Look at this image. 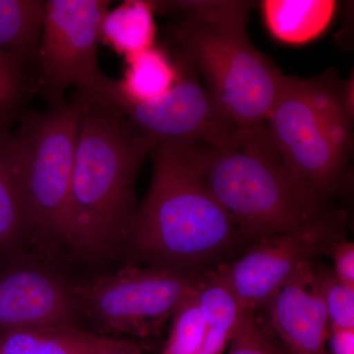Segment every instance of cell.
I'll return each mask as SVG.
<instances>
[{
  "label": "cell",
  "instance_id": "24",
  "mask_svg": "<svg viewBox=\"0 0 354 354\" xmlns=\"http://www.w3.org/2000/svg\"><path fill=\"white\" fill-rule=\"evenodd\" d=\"M330 328L354 329V288L344 286L329 270L315 269Z\"/></svg>",
  "mask_w": 354,
  "mask_h": 354
},
{
  "label": "cell",
  "instance_id": "20",
  "mask_svg": "<svg viewBox=\"0 0 354 354\" xmlns=\"http://www.w3.org/2000/svg\"><path fill=\"white\" fill-rule=\"evenodd\" d=\"M8 133H0V248L10 245L29 232L24 203L7 155Z\"/></svg>",
  "mask_w": 354,
  "mask_h": 354
},
{
  "label": "cell",
  "instance_id": "23",
  "mask_svg": "<svg viewBox=\"0 0 354 354\" xmlns=\"http://www.w3.org/2000/svg\"><path fill=\"white\" fill-rule=\"evenodd\" d=\"M256 312L244 309L230 339L228 354H288L268 323Z\"/></svg>",
  "mask_w": 354,
  "mask_h": 354
},
{
  "label": "cell",
  "instance_id": "13",
  "mask_svg": "<svg viewBox=\"0 0 354 354\" xmlns=\"http://www.w3.org/2000/svg\"><path fill=\"white\" fill-rule=\"evenodd\" d=\"M114 337L75 326L0 330V354H104Z\"/></svg>",
  "mask_w": 354,
  "mask_h": 354
},
{
  "label": "cell",
  "instance_id": "4",
  "mask_svg": "<svg viewBox=\"0 0 354 354\" xmlns=\"http://www.w3.org/2000/svg\"><path fill=\"white\" fill-rule=\"evenodd\" d=\"M200 165L212 194L245 239L290 232L328 209L316 206L293 183L267 123L241 129L228 145L202 144Z\"/></svg>",
  "mask_w": 354,
  "mask_h": 354
},
{
  "label": "cell",
  "instance_id": "6",
  "mask_svg": "<svg viewBox=\"0 0 354 354\" xmlns=\"http://www.w3.org/2000/svg\"><path fill=\"white\" fill-rule=\"evenodd\" d=\"M200 278L165 268L128 266L74 285L79 318L104 337H151L171 318Z\"/></svg>",
  "mask_w": 354,
  "mask_h": 354
},
{
  "label": "cell",
  "instance_id": "1",
  "mask_svg": "<svg viewBox=\"0 0 354 354\" xmlns=\"http://www.w3.org/2000/svg\"><path fill=\"white\" fill-rule=\"evenodd\" d=\"M201 145L174 142L153 150L152 183L136 208L127 242L156 267L197 274L245 239L205 180Z\"/></svg>",
  "mask_w": 354,
  "mask_h": 354
},
{
  "label": "cell",
  "instance_id": "2",
  "mask_svg": "<svg viewBox=\"0 0 354 354\" xmlns=\"http://www.w3.org/2000/svg\"><path fill=\"white\" fill-rule=\"evenodd\" d=\"M153 149L113 109L83 102L67 209V245L79 255L104 259L127 241L137 177Z\"/></svg>",
  "mask_w": 354,
  "mask_h": 354
},
{
  "label": "cell",
  "instance_id": "18",
  "mask_svg": "<svg viewBox=\"0 0 354 354\" xmlns=\"http://www.w3.org/2000/svg\"><path fill=\"white\" fill-rule=\"evenodd\" d=\"M124 78L118 81L120 92L135 102H150L169 92L177 80L174 60L155 46L127 57Z\"/></svg>",
  "mask_w": 354,
  "mask_h": 354
},
{
  "label": "cell",
  "instance_id": "14",
  "mask_svg": "<svg viewBox=\"0 0 354 354\" xmlns=\"http://www.w3.org/2000/svg\"><path fill=\"white\" fill-rule=\"evenodd\" d=\"M305 102L324 136L342 162L348 164L353 146V116L344 102L342 82L334 76L300 79Z\"/></svg>",
  "mask_w": 354,
  "mask_h": 354
},
{
  "label": "cell",
  "instance_id": "25",
  "mask_svg": "<svg viewBox=\"0 0 354 354\" xmlns=\"http://www.w3.org/2000/svg\"><path fill=\"white\" fill-rule=\"evenodd\" d=\"M334 259L335 278L354 288V244L346 239L337 242L330 252Z\"/></svg>",
  "mask_w": 354,
  "mask_h": 354
},
{
  "label": "cell",
  "instance_id": "21",
  "mask_svg": "<svg viewBox=\"0 0 354 354\" xmlns=\"http://www.w3.org/2000/svg\"><path fill=\"white\" fill-rule=\"evenodd\" d=\"M26 64L13 53L0 50V133L10 132L27 109L30 83Z\"/></svg>",
  "mask_w": 354,
  "mask_h": 354
},
{
  "label": "cell",
  "instance_id": "7",
  "mask_svg": "<svg viewBox=\"0 0 354 354\" xmlns=\"http://www.w3.org/2000/svg\"><path fill=\"white\" fill-rule=\"evenodd\" d=\"M109 0H48L37 59L39 86L51 106L64 104V93L76 87L83 102L102 99L113 79L99 67L97 48Z\"/></svg>",
  "mask_w": 354,
  "mask_h": 354
},
{
  "label": "cell",
  "instance_id": "10",
  "mask_svg": "<svg viewBox=\"0 0 354 354\" xmlns=\"http://www.w3.org/2000/svg\"><path fill=\"white\" fill-rule=\"evenodd\" d=\"M286 171L320 208H329L346 177V165L328 143L305 102L299 78L286 76L266 121Z\"/></svg>",
  "mask_w": 354,
  "mask_h": 354
},
{
  "label": "cell",
  "instance_id": "16",
  "mask_svg": "<svg viewBox=\"0 0 354 354\" xmlns=\"http://www.w3.org/2000/svg\"><path fill=\"white\" fill-rule=\"evenodd\" d=\"M153 1L128 0L109 10L102 19L101 39L125 57L153 46L156 24Z\"/></svg>",
  "mask_w": 354,
  "mask_h": 354
},
{
  "label": "cell",
  "instance_id": "27",
  "mask_svg": "<svg viewBox=\"0 0 354 354\" xmlns=\"http://www.w3.org/2000/svg\"><path fill=\"white\" fill-rule=\"evenodd\" d=\"M104 354H146L138 344L124 339H113Z\"/></svg>",
  "mask_w": 354,
  "mask_h": 354
},
{
  "label": "cell",
  "instance_id": "17",
  "mask_svg": "<svg viewBox=\"0 0 354 354\" xmlns=\"http://www.w3.org/2000/svg\"><path fill=\"white\" fill-rule=\"evenodd\" d=\"M265 17L277 38L301 44L315 38L329 24L333 1H265Z\"/></svg>",
  "mask_w": 354,
  "mask_h": 354
},
{
  "label": "cell",
  "instance_id": "5",
  "mask_svg": "<svg viewBox=\"0 0 354 354\" xmlns=\"http://www.w3.org/2000/svg\"><path fill=\"white\" fill-rule=\"evenodd\" d=\"M83 113L78 95L44 111L26 109L6 135L29 232L67 245V209Z\"/></svg>",
  "mask_w": 354,
  "mask_h": 354
},
{
  "label": "cell",
  "instance_id": "11",
  "mask_svg": "<svg viewBox=\"0 0 354 354\" xmlns=\"http://www.w3.org/2000/svg\"><path fill=\"white\" fill-rule=\"evenodd\" d=\"M74 285L38 265H15L0 272V330L75 326Z\"/></svg>",
  "mask_w": 354,
  "mask_h": 354
},
{
  "label": "cell",
  "instance_id": "22",
  "mask_svg": "<svg viewBox=\"0 0 354 354\" xmlns=\"http://www.w3.org/2000/svg\"><path fill=\"white\" fill-rule=\"evenodd\" d=\"M197 288L198 286L174 310L162 354H196L199 351L206 335V321L198 302Z\"/></svg>",
  "mask_w": 354,
  "mask_h": 354
},
{
  "label": "cell",
  "instance_id": "26",
  "mask_svg": "<svg viewBox=\"0 0 354 354\" xmlns=\"http://www.w3.org/2000/svg\"><path fill=\"white\" fill-rule=\"evenodd\" d=\"M329 341L333 354H354V329L330 328Z\"/></svg>",
  "mask_w": 354,
  "mask_h": 354
},
{
  "label": "cell",
  "instance_id": "15",
  "mask_svg": "<svg viewBox=\"0 0 354 354\" xmlns=\"http://www.w3.org/2000/svg\"><path fill=\"white\" fill-rule=\"evenodd\" d=\"M197 298L206 321V335L196 354H223L244 308L218 271L201 277Z\"/></svg>",
  "mask_w": 354,
  "mask_h": 354
},
{
  "label": "cell",
  "instance_id": "19",
  "mask_svg": "<svg viewBox=\"0 0 354 354\" xmlns=\"http://www.w3.org/2000/svg\"><path fill=\"white\" fill-rule=\"evenodd\" d=\"M44 4V0H0V50L26 64L37 58Z\"/></svg>",
  "mask_w": 354,
  "mask_h": 354
},
{
  "label": "cell",
  "instance_id": "3",
  "mask_svg": "<svg viewBox=\"0 0 354 354\" xmlns=\"http://www.w3.org/2000/svg\"><path fill=\"white\" fill-rule=\"evenodd\" d=\"M180 15L174 27L177 55L201 76L221 113L239 129L265 124L286 80L247 34L253 2L153 1Z\"/></svg>",
  "mask_w": 354,
  "mask_h": 354
},
{
  "label": "cell",
  "instance_id": "9",
  "mask_svg": "<svg viewBox=\"0 0 354 354\" xmlns=\"http://www.w3.org/2000/svg\"><path fill=\"white\" fill-rule=\"evenodd\" d=\"M346 220L342 209H324L290 232L258 239L242 257L216 271L244 309L257 311L300 268L330 255L346 236Z\"/></svg>",
  "mask_w": 354,
  "mask_h": 354
},
{
  "label": "cell",
  "instance_id": "12",
  "mask_svg": "<svg viewBox=\"0 0 354 354\" xmlns=\"http://www.w3.org/2000/svg\"><path fill=\"white\" fill-rule=\"evenodd\" d=\"M264 307L268 325L288 354H327L330 319L314 264L300 268Z\"/></svg>",
  "mask_w": 354,
  "mask_h": 354
},
{
  "label": "cell",
  "instance_id": "8",
  "mask_svg": "<svg viewBox=\"0 0 354 354\" xmlns=\"http://www.w3.org/2000/svg\"><path fill=\"white\" fill-rule=\"evenodd\" d=\"M174 62L176 83L162 97L132 101L121 94L113 79L97 104L122 115L155 148L174 142L225 146L236 141L241 129L221 113L194 70L179 55Z\"/></svg>",
  "mask_w": 354,
  "mask_h": 354
}]
</instances>
